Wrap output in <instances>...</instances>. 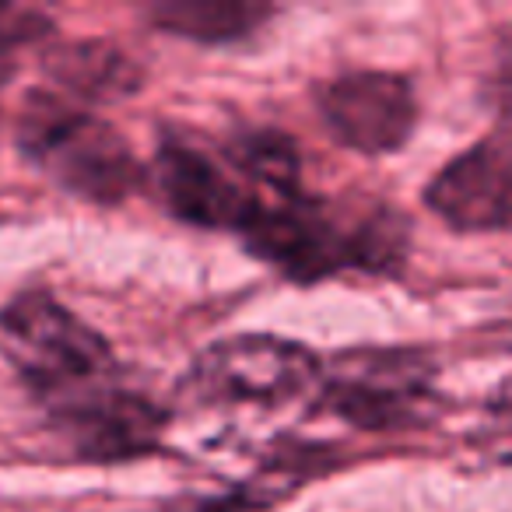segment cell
<instances>
[{
    "label": "cell",
    "mask_w": 512,
    "mask_h": 512,
    "mask_svg": "<svg viewBox=\"0 0 512 512\" xmlns=\"http://www.w3.org/2000/svg\"><path fill=\"white\" fill-rule=\"evenodd\" d=\"M242 242L253 256L295 281L341 271L386 274L407 253V221L383 204H334L323 197L256 200Z\"/></svg>",
    "instance_id": "1"
},
{
    "label": "cell",
    "mask_w": 512,
    "mask_h": 512,
    "mask_svg": "<svg viewBox=\"0 0 512 512\" xmlns=\"http://www.w3.org/2000/svg\"><path fill=\"white\" fill-rule=\"evenodd\" d=\"M0 348L50 418H64L123 386L102 334L46 292H25L0 309Z\"/></svg>",
    "instance_id": "2"
},
{
    "label": "cell",
    "mask_w": 512,
    "mask_h": 512,
    "mask_svg": "<svg viewBox=\"0 0 512 512\" xmlns=\"http://www.w3.org/2000/svg\"><path fill=\"white\" fill-rule=\"evenodd\" d=\"M18 141L53 183L95 204H120L137 186V158L120 130L60 99L32 95Z\"/></svg>",
    "instance_id": "3"
},
{
    "label": "cell",
    "mask_w": 512,
    "mask_h": 512,
    "mask_svg": "<svg viewBox=\"0 0 512 512\" xmlns=\"http://www.w3.org/2000/svg\"><path fill=\"white\" fill-rule=\"evenodd\" d=\"M323 383V365L309 348L281 337H228L193 358L183 397L200 407H285Z\"/></svg>",
    "instance_id": "4"
},
{
    "label": "cell",
    "mask_w": 512,
    "mask_h": 512,
    "mask_svg": "<svg viewBox=\"0 0 512 512\" xmlns=\"http://www.w3.org/2000/svg\"><path fill=\"white\" fill-rule=\"evenodd\" d=\"M320 407L372 432L421 425L439 407L435 365L404 348L344 351L323 372Z\"/></svg>",
    "instance_id": "5"
},
{
    "label": "cell",
    "mask_w": 512,
    "mask_h": 512,
    "mask_svg": "<svg viewBox=\"0 0 512 512\" xmlns=\"http://www.w3.org/2000/svg\"><path fill=\"white\" fill-rule=\"evenodd\" d=\"M425 204L456 232L512 228V123L491 130L446 162L428 183Z\"/></svg>",
    "instance_id": "6"
},
{
    "label": "cell",
    "mask_w": 512,
    "mask_h": 512,
    "mask_svg": "<svg viewBox=\"0 0 512 512\" xmlns=\"http://www.w3.org/2000/svg\"><path fill=\"white\" fill-rule=\"evenodd\" d=\"M316 106L337 144L362 155H390L404 148L418 123V102L400 74L355 71L327 81Z\"/></svg>",
    "instance_id": "7"
},
{
    "label": "cell",
    "mask_w": 512,
    "mask_h": 512,
    "mask_svg": "<svg viewBox=\"0 0 512 512\" xmlns=\"http://www.w3.org/2000/svg\"><path fill=\"white\" fill-rule=\"evenodd\" d=\"M155 183L165 207L176 218L200 228H235L246 225L256 207V193L239 179L232 165H221L204 148L179 137H162L155 155Z\"/></svg>",
    "instance_id": "8"
},
{
    "label": "cell",
    "mask_w": 512,
    "mask_h": 512,
    "mask_svg": "<svg viewBox=\"0 0 512 512\" xmlns=\"http://www.w3.org/2000/svg\"><path fill=\"white\" fill-rule=\"evenodd\" d=\"M46 71L53 81L92 102H120L141 88V71L106 43H71L50 53Z\"/></svg>",
    "instance_id": "9"
},
{
    "label": "cell",
    "mask_w": 512,
    "mask_h": 512,
    "mask_svg": "<svg viewBox=\"0 0 512 512\" xmlns=\"http://www.w3.org/2000/svg\"><path fill=\"white\" fill-rule=\"evenodd\" d=\"M162 32L197 43H232L271 18L267 4H242V0H165L148 11Z\"/></svg>",
    "instance_id": "10"
},
{
    "label": "cell",
    "mask_w": 512,
    "mask_h": 512,
    "mask_svg": "<svg viewBox=\"0 0 512 512\" xmlns=\"http://www.w3.org/2000/svg\"><path fill=\"white\" fill-rule=\"evenodd\" d=\"M488 99L505 120H512V25L498 36L488 71Z\"/></svg>",
    "instance_id": "11"
},
{
    "label": "cell",
    "mask_w": 512,
    "mask_h": 512,
    "mask_svg": "<svg viewBox=\"0 0 512 512\" xmlns=\"http://www.w3.org/2000/svg\"><path fill=\"white\" fill-rule=\"evenodd\" d=\"M491 428H495L498 446L512 449V393H502L491 407Z\"/></svg>",
    "instance_id": "12"
}]
</instances>
